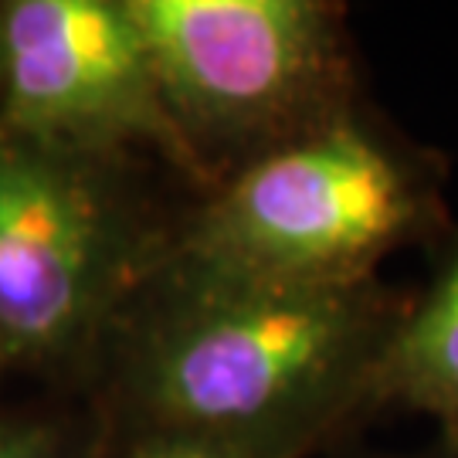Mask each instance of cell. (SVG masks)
Segmentation results:
<instances>
[{
    "label": "cell",
    "mask_w": 458,
    "mask_h": 458,
    "mask_svg": "<svg viewBox=\"0 0 458 458\" xmlns=\"http://www.w3.org/2000/svg\"><path fill=\"white\" fill-rule=\"evenodd\" d=\"M98 157L0 136V344L51 357L89 340L164 259Z\"/></svg>",
    "instance_id": "277c9868"
},
{
    "label": "cell",
    "mask_w": 458,
    "mask_h": 458,
    "mask_svg": "<svg viewBox=\"0 0 458 458\" xmlns=\"http://www.w3.org/2000/svg\"><path fill=\"white\" fill-rule=\"evenodd\" d=\"M126 458H242V455H234L228 448H217L211 442H197V438L147 435Z\"/></svg>",
    "instance_id": "52a82bcc"
},
{
    "label": "cell",
    "mask_w": 458,
    "mask_h": 458,
    "mask_svg": "<svg viewBox=\"0 0 458 458\" xmlns=\"http://www.w3.org/2000/svg\"><path fill=\"white\" fill-rule=\"evenodd\" d=\"M401 312L370 282L312 285L174 255L136 293L130 394L147 435L295 458L374 404Z\"/></svg>",
    "instance_id": "6da1fadb"
},
{
    "label": "cell",
    "mask_w": 458,
    "mask_h": 458,
    "mask_svg": "<svg viewBox=\"0 0 458 458\" xmlns=\"http://www.w3.org/2000/svg\"><path fill=\"white\" fill-rule=\"evenodd\" d=\"M0 458H51L45 442H38L34 435L0 428Z\"/></svg>",
    "instance_id": "ba28073f"
},
{
    "label": "cell",
    "mask_w": 458,
    "mask_h": 458,
    "mask_svg": "<svg viewBox=\"0 0 458 458\" xmlns=\"http://www.w3.org/2000/svg\"><path fill=\"white\" fill-rule=\"evenodd\" d=\"M130 11L166 109L214 187L350 113V55L333 4L130 0Z\"/></svg>",
    "instance_id": "3957f363"
},
{
    "label": "cell",
    "mask_w": 458,
    "mask_h": 458,
    "mask_svg": "<svg viewBox=\"0 0 458 458\" xmlns=\"http://www.w3.org/2000/svg\"><path fill=\"white\" fill-rule=\"evenodd\" d=\"M431 458H458V455H455V452H448V448L442 445V452H438V455H431Z\"/></svg>",
    "instance_id": "9c48e42d"
},
{
    "label": "cell",
    "mask_w": 458,
    "mask_h": 458,
    "mask_svg": "<svg viewBox=\"0 0 458 458\" xmlns=\"http://www.w3.org/2000/svg\"><path fill=\"white\" fill-rule=\"evenodd\" d=\"M442 228L435 170L353 109L231 174L170 251L245 276L353 285L394 248Z\"/></svg>",
    "instance_id": "7a4b0ae2"
},
{
    "label": "cell",
    "mask_w": 458,
    "mask_h": 458,
    "mask_svg": "<svg viewBox=\"0 0 458 458\" xmlns=\"http://www.w3.org/2000/svg\"><path fill=\"white\" fill-rule=\"evenodd\" d=\"M394 401L431 414L458 455V234L435 282L401 312L374 370V404Z\"/></svg>",
    "instance_id": "8992f818"
},
{
    "label": "cell",
    "mask_w": 458,
    "mask_h": 458,
    "mask_svg": "<svg viewBox=\"0 0 458 458\" xmlns=\"http://www.w3.org/2000/svg\"><path fill=\"white\" fill-rule=\"evenodd\" d=\"M7 132L106 157L147 143L208 181L166 109L130 0H17L0 14Z\"/></svg>",
    "instance_id": "5b68a950"
}]
</instances>
